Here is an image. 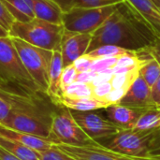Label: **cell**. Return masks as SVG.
Segmentation results:
<instances>
[{"label":"cell","instance_id":"5b68a950","mask_svg":"<svg viewBox=\"0 0 160 160\" xmlns=\"http://www.w3.org/2000/svg\"><path fill=\"white\" fill-rule=\"evenodd\" d=\"M158 137L160 129H124L112 138L107 147L113 152L129 157H145L155 147V142Z\"/></svg>","mask_w":160,"mask_h":160},{"label":"cell","instance_id":"1f68e13d","mask_svg":"<svg viewBox=\"0 0 160 160\" xmlns=\"http://www.w3.org/2000/svg\"><path fill=\"white\" fill-rule=\"evenodd\" d=\"M97 75H98V73L94 72L92 70H88V71H84V72H79L78 76H77V79H76V82L90 83L96 78Z\"/></svg>","mask_w":160,"mask_h":160},{"label":"cell","instance_id":"f546056e","mask_svg":"<svg viewBox=\"0 0 160 160\" xmlns=\"http://www.w3.org/2000/svg\"><path fill=\"white\" fill-rule=\"evenodd\" d=\"M128 90V88H126V87L112 89L111 91V93L107 96L106 101L109 102L111 105L112 104H118L121 101V99L124 98V96L126 95Z\"/></svg>","mask_w":160,"mask_h":160},{"label":"cell","instance_id":"cb8c5ba5","mask_svg":"<svg viewBox=\"0 0 160 160\" xmlns=\"http://www.w3.org/2000/svg\"><path fill=\"white\" fill-rule=\"evenodd\" d=\"M125 0H72L70 8H100L115 5Z\"/></svg>","mask_w":160,"mask_h":160},{"label":"cell","instance_id":"603a6c76","mask_svg":"<svg viewBox=\"0 0 160 160\" xmlns=\"http://www.w3.org/2000/svg\"><path fill=\"white\" fill-rule=\"evenodd\" d=\"M119 57H121V56H110V57H102V58L96 59L93 62L90 70L97 72V73L110 70L115 67Z\"/></svg>","mask_w":160,"mask_h":160},{"label":"cell","instance_id":"7c38bea8","mask_svg":"<svg viewBox=\"0 0 160 160\" xmlns=\"http://www.w3.org/2000/svg\"><path fill=\"white\" fill-rule=\"evenodd\" d=\"M0 137L22 143L38 153L47 151L51 149L53 145V142L51 139L42 138L39 136L14 130L5 127L1 123H0Z\"/></svg>","mask_w":160,"mask_h":160},{"label":"cell","instance_id":"f1b7e54d","mask_svg":"<svg viewBox=\"0 0 160 160\" xmlns=\"http://www.w3.org/2000/svg\"><path fill=\"white\" fill-rule=\"evenodd\" d=\"M95 60L93 58H91L88 54H83L81 57H79L74 63V67L77 69L78 72H84V71H88L91 68V66L93 64Z\"/></svg>","mask_w":160,"mask_h":160},{"label":"cell","instance_id":"4dcf8cb0","mask_svg":"<svg viewBox=\"0 0 160 160\" xmlns=\"http://www.w3.org/2000/svg\"><path fill=\"white\" fill-rule=\"evenodd\" d=\"M12 107V103L2 95H0V123H2L8 116Z\"/></svg>","mask_w":160,"mask_h":160},{"label":"cell","instance_id":"d6986e66","mask_svg":"<svg viewBox=\"0 0 160 160\" xmlns=\"http://www.w3.org/2000/svg\"><path fill=\"white\" fill-rule=\"evenodd\" d=\"M0 146L21 160H40V153L17 142L0 137Z\"/></svg>","mask_w":160,"mask_h":160},{"label":"cell","instance_id":"74e56055","mask_svg":"<svg viewBox=\"0 0 160 160\" xmlns=\"http://www.w3.org/2000/svg\"><path fill=\"white\" fill-rule=\"evenodd\" d=\"M8 33L0 25V38H4V37H8Z\"/></svg>","mask_w":160,"mask_h":160},{"label":"cell","instance_id":"7402d4cb","mask_svg":"<svg viewBox=\"0 0 160 160\" xmlns=\"http://www.w3.org/2000/svg\"><path fill=\"white\" fill-rule=\"evenodd\" d=\"M140 75L146 82L149 87L152 88L160 77L159 63L155 58H152L150 61L141 67Z\"/></svg>","mask_w":160,"mask_h":160},{"label":"cell","instance_id":"d4e9b609","mask_svg":"<svg viewBox=\"0 0 160 160\" xmlns=\"http://www.w3.org/2000/svg\"><path fill=\"white\" fill-rule=\"evenodd\" d=\"M78 73L79 72L77 71V69L75 68L73 64L68 65V66L64 68L63 72H62V76H61V89H62V92L67 86H68L69 84L76 82Z\"/></svg>","mask_w":160,"mask_h":160},{"label":"cell","instance_id":"5bb4252c","mask_svg":"<svg viewBox=\"0 0 160 160\" xmlns=\"http://www.w3.org/2000/svg\"><path fill=\"white\" fill-rule=\"evenodd\" d=\"M109 119L123 128L124 129H132L137 124L142 113L145 111L127 107L121 104H112L106 109Z\"/></svg>","mask_w":160,"mask_h":160},{"label":"cell","instance_id":"ac0fdd59","mask_svg":"<svg viewBox=\"0 0 160 160\" xmlns=\"http://www.w3.org/2000/svg\"><path fill=\"white\" fill-rule=\"evenodd\" d=\"M1 2L17 22H26L35 18L31 0H1Z\"/></svg>","mask_w":160,"mask_h":160},{"label":"cell","instance_id":"8d00e7d4","mask_svg":"<svg viewBox=\"0 0 160 160\" xmlns=\"http://www.w3.org/2000/svg\"><path fill=\"white\" fill-rule=\"evenodd\" d=\"M145 157H160V145L154 147Z\"/></svg>","mask_w":160,"mask_h":160},{"label":"cell","instance_id":"30bf717a","mask_svg":"<svg viewBox=\"0 0 160 160\" xmlns=\"http://www.w3.org/2000/svg\"><path fill=\"white\" fill-rule=\"evenodd\" d=\"M90 41L91 34L76 33L65 29L60 43V52L64 68L73 64L79 57L85 54Z\"/></svg>","mask_w":160,"mask_h":160},{"label":"cell","instance_id":"6da1fadb","mask_svg":"<svg viewBox=\"0 0 160 160\" xmlns=\"http://www.w3.org/2000/svg\"><path fill=\"white\" fill-rule=\"evenodd\" d=\"M156 38L157 37L144 20L124 1L91 34L87 52L104 45H114L129 51H139L150 46Z\"/></svg>","mask_w":160,"mask_h":160},{"label":"cell","instance_id":"d6a6232c","mask_svg":"<svg viewBox=\"0 0 160 160\" xmlns=\"http://www.w3.org/2000/svg\"><path fill=\"white\" fill-rule=\"evenodd\" d=\"M147 49L160 65V38H157L154 42L147 47Z\"/></svg>","mask_w":160,"mask_h":160},{"label":"cell","instance_id":"484cf974","mask_svg":"<svg viewBox=\"0 0 160 160\" xmlns=\"http://www.w3.org/2000/svg\"><path fill=\"white\" fill-rule=\"evenodd\" d=\"M40 160H77L58 150L54 145L47 151L40 153Z\"/></svg>","mask_w":160,"mask_h":160},{"label":"cell","instance_id":"44dd1931","mask_svg":"<svg viewBox=\"0 0 160 160\" xmlns=\"http://www.w3.org/2000/svg\"><path fill=\"white\" fill-rule=\"evenodd\" d=\"M62 97L72 98L93 97V85L91 83L75 82L63 90Z\"/></svg>","mask_w":160,"mask_h":160},{"label":"cell","instance_id":"ffe728a7","mask_svg":"<svg viewBox=\"0 0 160 160\" xmlns=\"http://www.w3.org/2000/svg\"><path fill=\"white\" fill-rule=\"evenodd\" d=\"M86 54H88L91 58L96 60L98 58L110 57V56H123V55L136 56V51L126 50L114 45H104L87 52Z\"/></svg>","mask_w":160,"mask_h":160},{"label":"cell","instance_id":"8fae6325","mask_svg":"<svg viewBox=\"0 0 160 160\" xmlns=\"http://www.w3.org/2000/svg\"><path fill=\"white\" fill-rule=\"evenodd\" d=\"M119 104L142 111L156 108L152 100L151 88L141 75L130 85Z\"/></svg>","mask_w":160,"mask_h":160},{"label":"cell","instance_id":"e575fe53","mask_svg":"<svg viewBox=\"0 0 160 160\" xmlns=\"http://www.w3.org/2000/svg\"><path fill=\"white\" fill-rule=\"evenodd\" d=\"M0 160H21L0 146Z\"/></svg>","mask_w":160,"mask_h":160},{"label":"cell","instance_id":"8992f818","mask_svg":"<svg viewBox=\"0 0 160 160\" xmlns=\"http://www.w3.org/2000/svg\"><path fill=\"white\" fill-rule=\"evenodd\" d=\"M1 124L14 130L51 139V122L33 104L13 107Z\"/></svg>","mask_w":160,"mask_h":160},{"label":"cell","instance_id":"e0dca14e","mask_svg":"<svg viewBox=\"0 0 160 160\" xmlns=\"http://www.w3.org/2000/svg\"><path fill=\"white\" fill-rule=\"evenodd\" d=\"M62 108H67L71 111L77 112H92L99 109H106L111 104L106 100L97 98L95 97L72 98L67 97H61L55 103Z\"/></svg>","mask_w":160,"mask_h":160},{"label":"cell","instance_id":"4fadbf2b","mask_svg":"<svg viewBox=\"0 0 160 160\" xmlns=\"http://www.w3.org/2000/svg\"><path fill=\"white\" fill-rule=\"evenodd\" d=\"M147 23L157 38H160V10L153 0H125Z\"/></svg>","mask_w":160,"mask_h":160},{"label":"cell","instance_id":"3957f363","mask_svg":"<svg viewBox=\"0 0 160 160\" xmlns=\"http://www.w3.org/2000/svg\"><path fill=\"white\" fill-rule=\"evenodd\" d=\"M11 40L38 92L46 94L49 86V68L52 52L33 46L17 38H11Z\"/></svg>","mask_w":160,"mask_h":160},{"label":"cell","instance_id":"277c9868","mask_svg":"<svg viewBox=\"0 0 160 160\" xmlns=\"http://www.w3.org/2000/svg\"><path fill=\"white\" fill-rule=\"evenodd\" d=\"M120 4L100 8H70L63 13L62 25L68 31L92 34L118 8Z\"/></svg>","mask_w":160,"mask_h":160},{"label":"cell","instance_id":"52a82bcc","mask_svg":"<svg viewBox=\"0 0 160 160\" xmlns=\"http://www.w3.org/2000/svg\"><path fill=\"white\" fill-rule=\"evenodd\" d=\"M51 139L53 143L75 146H85L97 142L82 129L74 119L71 110L67 108L52 116Z\"/></svg>","mask_w":160,"mask_h":160},{"label":"cell","instance_id":"83f0119b","mask_svg":"<svg viewBox=\"0 0 160 160\" xmlns=\"http://www.w3.org/2000/svg\"><path fill=\"white\" fill-rule=\"evenodd\" d=\"M112 89L113 88H112L111 82H103V83H100L98 85L93 86V97L99 98V99L106 100L107 96L111 93V91Z\"/></svg>","mask_w":160,"mask_h":160},{"label":"cell","instance_id":"ba28073f","mask_svg":"<svg viewBox=\"0 0 160 160\" xmlns=\"http://www.w3.org/2000/svg\"><path fill=\"white\" fill-rule=\"evenodd\" d=\"M72 115L82 129L93 140L110 139L124 130L110 119H106L93 112L71 111Z\"/></svg>","mask_w":160,"mask_h":160},{"label":"cell","instance_id":"2e32d148","mask_svg":"<svg viewBox=\"0 0 160 160\" xmlns=\"http://www.w3.org/2000/svg\"><path fill=\"white\" fill-rule=\"evenodd\" d=\"M35 18L62 24L64 10L54 0H31Z\"/></svg>","mask_w":160,"mask_h":160},{"label":"cell","instance_id":"f35d334b","mask_svg":"<svg viewBox=\"0 0 160 160\" xmlns=\"http://www.w3.org/2000/svg\"><path fill=\"white\" fill-rule=\"evenodd\" d=\"M153 2L156 4V6L158 7V8L160 10V0H153Z\"/></svg>","mask_w":160,"mask_h":160},{"label":"cell","instance_id":"d590c367","mask_svg":"<svg viewBox=\"0 0 160 160\" xmlns=\"http://www.w3.org/2000/svg\"><path fill=\"white\" fill-rule=\"evenodd\" d=\"M54 1L60 5V7L62 8V9L64 11L69 8V7L71 5V2H72V0H54Z\"/></svg>","mask_w":160,"mask_h":160},{"label":"cell","instance_id":"60d3db41","mask_svg":"<svg viewBox=\"0 0 160 160\" xmlns=\"http://www.w3.org/2000/svg\"><path fill=\"white\" fill-rule=\"evenodd\" d=\"M151 158H158V159H160V157H151Z\"/></svg>","mask_w":160,"mask_h":160},{"label":"cell","instance_id":"4316f807","mask_svg":"<svg viewBox=\"0 0 160 160\" xmlns=\"http://www.w3.org/2000/svg\"><path fill=\"white\" fill-rule=\"evenodd\" d=\"M14 22L15 20L13 19V17L10 15V13L8 11V9L0 0V25L8 33Z\"/></svg>","mask_w":160,"mask_h":160},{"label":"cell","instance_id":"836d02e7","mask_svg":"<svg viewBox=\"0 0 160 160\" xmlns=\"http://www.w3.org/2000/svg\"><path fill=\"white\" fill-rule=\"evenodd\" d=\"M152 100L157 108H160V77L151 88Z\"/></svg>","mask_w":160,"mask_h":160},{"label":"cell","instance_id":"7a4b0ae2","mask_svg":"<svg viewBox=\"0 0 160 160\" xmlns=\"http://www.w3.org/2000/svg\"><path fill=\"white\" fill-rule=\"evenodd\" d=\"M62 24H55L38 18L21 22L15 21L8 36L20 38L33 46L48 51H60V43L64 33Z\"/></svg>","mask_w":160,"mask_h":160},{"label":"cell","instance_id":"9a60e30c","mask_svg":"<svg viewBox=\"0 0 160 160\" xmlns=\"http://www.w3.org/2000/svg\"><path fill=\"white\" fill-rule=\"evenodd\" d=\"M63 69L64 65L60 51H52V56L49 68V86L46 95L54 104L62 97L61 76Z\"/></svg>","mask_w":160,"mask_h":160},{"label":"cell","instance_id":"9c48e42d","mask_svg":"<svg viewBox=\"0 0 160 160\" xmlns=\"http://www.w3.org/2000/svg\"><path fill=\"white\" fill-rule=\"evenodd\" d=\"M63 153L77 160H134L133 157L126 156L110 150L98 142L85 146H75L63 143H53Z\"/></svg>","mask_w":160,"mask_h":160},{"label":"cell","instance_id":"ab89813d","mask_svg":"<svg viewBox=\"0 0 160 160\" xmlns=\"http://www.w3.org/2000/svg\"><path fill=\"white\" fill-rule=\"evenodd\" d=\"M134 160H147L144 157H133Z\"/></svg>","mask_w":160,"mask_h":160}]
</instances>
